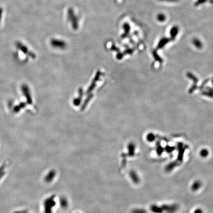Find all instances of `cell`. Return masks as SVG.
Instances as JSON below:
<instances>
[{
  "instance_id": "obj_5",
  "label": "cell",
  "mask_w": 213,
  "mask_h": 213,
  "mask_svg": "<svg viewBox=\"0 0 213 213\" xmlns=\"http://www.w3.org/2000/svg\"><path fill=\"white\" fill-rule=\"evenodd\" d=\"M208 155H209V151L207 149H202L200 150V156L202 158H206Z\"/></svg>"
},
{
  "instance_id": "obj_6",
  "label": "cell",
  "mask_w": 213,
  "mask_h": 213,
  "mask_svg": "<svg viewBox=\"0 0 213 213\" xmlns=\"http://www.w3.org/2000/svg\"><path fill=\"white\" fill-rule=\"evenodd\" d=\"M193 213H203V211L202 209L200 208H197L194 211V212Z\"/></svg>"
},
{
  "instance_id": "obj_2",
  "label": "cell",
  "mask_w": 213,
  "mask_h": 213,
  "mask_svg": "<svg viewBox=\"0 0 213 213\" xmlns=\"http://www.w3.org/2000/svg\"><path fill=\"white\" fill-rule=\"evenodd\" d=\"M16 46L18 50L22 51V53H24V54H28L31 57H33L34 56V54L32 53H31L28 50L27 47L25 46L20 42H16Z\"/></svg>"
},
{
  "instance_id": "obj_4",
  "label": "cell",
  "mask_w": 213,
  "mask_h": 213,
  "mask_svg": "<svg viewBox=\"0 0 213 213\" xmlns=\"http://www.w3.org/2000/svg\"><path fill=\"white\" fill-rule=\"evenodd\" d=\"M150 210L153 213H163V211L161 206H158L157 205L153 204L151 205Z\"/></svg>"
},
{
  "instance_id": "obj_1",
  "label": "cell",
  "mask_w": 213,
  "mask_h": 213,
  "mask_svg": "<svg viewBox=\"0 0 213 213\" xmlns=\"http://www.w3.org/2000/svg\"><path fill=\"white\" fill-rule=\"evenodd\" d=\"M161 206L163 212L167 213H175L178 209V206L177 204H165Z\"/></svg>"
},
{
  "instance_id": "obj_3",
  "label": "cell",
  "mask_w": 213,
  "mask_h": 213,
  "mask_svg": "<svg viewBox=\"0 0 213 213\" xmlns=\"http://www.w3.org/2000/svg\"><path fill=\"white\" fill-rule=\"evenodd\" d=\"M201 187V182L199 180H196V181H194L191 185V189L193 191L195 192V191H197V190H200Z\"/></svg>"
}]
</instances>
